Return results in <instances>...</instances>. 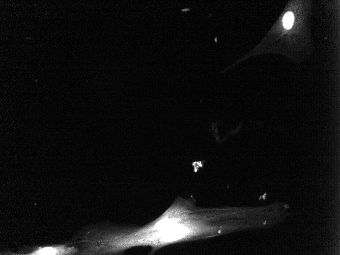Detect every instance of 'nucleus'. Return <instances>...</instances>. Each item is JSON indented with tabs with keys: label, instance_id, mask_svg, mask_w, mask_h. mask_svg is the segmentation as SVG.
Listing matches in <instances>:
<instances>
[{
	"label": "nucleus",
	"instance_id": "obj_1",
	"mask_svg": "<svg viewBox=\"0 0 340 255\" xmlns=\"http://www.w3.org/2000/svg\"><path fill=\"white\" fill-rule=\"evenodd\" d=\"M79 248L68 244L40 246H24L18 252H6L3 254L19 255H72L78 254Z\"/></svg>",
	"mask_w": 340,
	"mask_h": 255
},
{
	"label": "nucleus",
	"instance_id": "obj_2",
	"mask_svg": "<svg viewBox=\"0 0 340 255\" xmlns=\"http://www.w3.org/2000/svg\"><path fill=\"white\" fill-rule=\"evenodd\" d=\"M294 20V15L291 12L287 13L283 18V24L286 29H290Z\"/></svg>",
	"mask_w": 340,
	"mask_h": 255
}]
</instances>
